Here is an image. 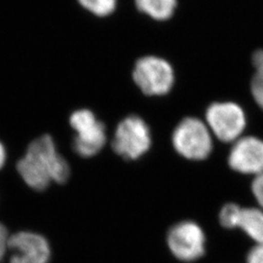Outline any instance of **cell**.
<instances>
[{
  "mask_svg": "<svg viewBox=\"0 0 263 263\" xmlns=\"http://www.w3.org/2000/svg\"><path fill=\"white\" fill-rule=\"evenodd\" d=\"M237 227L244 230L257 245H263V210L242 209Z\"/></svg>",
  "mask_w": 263,
  "mask_h": 263,
  "instance_id": "30bf717a",
  "label": "cell"
},
{
  "mask_svg": "<svg viewBox=\"0 0 263 263\" xmlns=\"http://www.w3.org/2000/svg\"><path fill=\"white\" fill-rule=\"evenodd\" d=\"M168 246L173 254L182 261H194L205 253V234L193 221H182L170 229Z\"/></svg>",
  "mask_w": 263,
  "mask_h": 263,
  "instance_id": "52a82bcc",
  "label": "cell"
},
{
  "mask_svg": "<svg viewBox=\"0 0 263 263\" xmlns=\"http://www.w3.org/2000/svg\"><path fill=\"white\" fill-rule=\"evenodd\" d=\"M207 126L218 140L224 142L236 141L244 132L246 115L234 103L211 104L206 112Z\"/></svg>",
  "mask_w": 263,
  "mask_h": 263,
  "instance_id": "8992f818",
  "label": "cell"
},
{
  "mask_svg": "<svg viewBox=\"0 0 263 263\" xmlns=\"http://www.w3.org/2000/svg\"><path fill=\"white\" fill-rule=\"evenodd\" d=\"M8 241L9 236L7 233V230L3 224L0 223V260L3 258L6 250L8 249Z\"/></svg>",
  "mask_w": 263,
  "mask_h": 263,
  "instance_id": "e0dca14e",
  "label": "cell"
},
{
  "mask_svg": "<svg viewBox=\"0 0 263 263\" xmlns=\"http://www.w3.org/2000/svg\"><path fill=\"white\" fill-rule=\"evenodd\" d=\"M252 191L257 203L263 210V172L255 176L252 184Z\"/></svg>",
  "mask_w": 263,
  "mask_h": 263,
  "instance_id": "9a60e30c",
  "label": "cell"
},
{
  "mask_svg": "<svg viewBox=\"0 0 263 263\" xmlns=\"http://www.w3.org/2000/svg\"><path fill=\"white\" fill-rule=\"evenodd\" d=\"M138 10L156 21L169 20L177 7V0H135Z\"/></svg>",
  "mask_w": 263,
  "mask_h": 263,
  "instance_id": "8fae6325",
  "label": "cell"
},
{
  "mask_svg": "<svg viewBox=\"0 0 263 263\" xmlns=\"http://www.w3.org/2000/svg\"><path fill=\"white\" fill-rule=\"evenodd\" d=\"M228 163L231 169L242 174L262 173L263 141L254 137L240 138L230 151Z\"/></svg>",
  "mask_w": 263,
  "mask_h": 263,
  "instance_id": "9c48e42d",
  "label": "cell"
},
{
  "mask_svg": "<svg viewBox=\"0 0 263 263\" xmlns=\"http://www.w3.org/2000/svg\"><path fill=\"white\" fill-rule=\"evenodd\" d=\"M173 144L176 151L187 159H206L213 148L211 131L197 118H185L173 134Z\"/></svg>",
  "mask_w": 263,
  "mask_h": 263,
  "instance_id": "7a4b0ae2",
  "label": "cell"
},
{
  "mask_svg": "<svg viewBox=\"0 0 263 263\" xmlns=\"http://www.w3.org/2000/svg\"><path fill=\"white\" fill-rule=\"evenodd\" d=\"M136 84L148 96H161L169 93L175 81L173 67L158 57H144L140 59L133 72Z\"/></svg>",
  "mask_w": 263,
  "mask_h": 263,
  "instance_id": "3957f363",
  "label": "cell"
},
{
  "mask_svg": "<svg viewBox=\"0 0 263 263\" xmlns=\"http://www.w3.org/2000/svg\"><path fill=\"white\" fill-rule=\"evenodd\" d=\"M70 125L76 132L73 147L82 157H92L104 147L106 141L105 128L94 113L87 109L77 110L70 116Z\"/></svg>",
  "mask_w": 263,
  "mask_h": 263,
  "instance_id": "5b68a950",
  "label": "cell"
},
{
  "mask_svg": "<svg viewBox=\"0 0 263 263\" xmlns=\"http://www.w3.org/2000/svg\"><path fill=\"white\" fill-rule=\"evenodd\" d=\"M10 263H48L51 255L47 240L32 232H19L9 237Z\"/></svg>",
  "mask_w": 263,
  "mask_h": 263,
  "instance_id": "ba28073f",
  "label": "cell"
},
{
  "mask_svg": "<svg viewBox=\"0 0 263 263\" xmlns=\"http://www.w3.org/2000/svg\"><path fill=\"white\" fill-rule=\"evenodd\" d=\"M80 5L98 17H106L115 11L117 0H78Z\"/></svg>",
  "mask_w": 263,
  "mask_h": 263,
  "instance_id": "4fadbf2b",
  "label": "cell"
},
{
  "mask_svg": "<svg viewBox=\"0 0 263 263\" xmlns=\"http://www.w3.org/2000/svg\"><path fill=\"white\" fill-rule=\"evenodd\" d=\"M151 144V132L146 123L138 116H129L118 125L112 147L125 159L135 160L148 151Z\"/></svg>",
  "mask_w": 263,
  "mask_h": 263,
  "instance_id": "277c9868",
  "label": "cell"
},
{
  "mask_svg": "<svg viewBox=\"0 0 263 263\" xmlns=\"http://www.w3.org/2000/svg\"><path fill=\"white\" fill-rule=\"evenodd\" d=\"M247 263H263V245H256L250 251Z\"/></svg>",
  "mask_w": 263,
  "mask_h": 263,
  "instance_id": "2e32d148",
  "label": "cell"
},
{
  "mask_svg": "<svg viewBox=\"0 0 263 263\" xmlns=\"http://www.w3.org/2000/svg\"><path fill=\"white\" fill-rule=\"evenodd\" d=\"M242 208L235 204H227L221 209L219 214V221L226 228H236L240 217Z\"/></svg>",
  "mask_w": 263,
  "mask_h": 263,
  "instance_id": "5bb4252c",
  "label": "cell"
},
{
  "mask_svg": "<svg viewBox=\"0 0 263 263\" xmlns=\"http://www.w3.org/2000/svg\"><path fill=\"white\" fill-rule=\"evenodd\" d=\"M17 169L25 182L35 190H43L55 181L64 183L69 177V167L57 151L50 136H42L28 145Z\"/></svg>",
  "mask_w": 263,
  "mask_h": 263,
  "instance_id": "6da1fadb",
  "label": "cell"
},
{
  "mask_svg": "<svg viewBox=\"0 0 263 263\" xmlns=\"http://www.w3.org/2000/svg\"><path fill=\"white\" fill-rule=\"evenodd\" d=\"M255 73L252 80V94L254 101L263 108V51H256L253 57Z\"/></svg>",
  "mask_w": 263,
  "mask_h": 263,
  "instance_id": "7c38bea8",
  "label": "cell"
},
{
  "mask_svg": "<svg viewBox=\"0 0 263 263\" xmlns=\"http://www.w3.org/2000/svg\"><path fill=\"white\" fill-rule=\"evenodd\" d=\"M6 160V152H5V148L2 145V143L0 142V169L3 167L4 163Z\"/></svg>",
  "mask_w": 263,
  "mask_h": 263,
  "instance_id": "ac0fdd59",
  "label": "cell"
}]
</instances>
